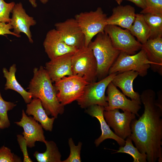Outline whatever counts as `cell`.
<instances>
[{
    "instance_id": "6da1fadb",
    "label": "cell",
    "mask_w": 162,
    "mask_h": 162,
    "mask_svg": "<svg viewBox=\"0 0 162 162\" xmlns=\"http://www.w3.org/2000/svg\"><path fill=\"white\" fill-rule=\"evenodd\" d=\"M144 111L131 122L128 137L139 151L147 155L148 162H162V109L155 104L156 94L149 89L140 95Z\"/></svg>"
},
{
    "instance_id": "7a4b0ae2",
    "label": "cell",
    "mask_w": 162,
    "mask_h": 162,
    "mask_svg": "<svg viewBox=\"0 0 162 162\" xmlns=\"http://www.w3.org/2000/svg\"><path fill=\"white\" fill-rule=\"evenodd\" d=\"M34 76L30 82L28 89L33 98L39 99L48 116L57 118L59 114L64 112V106L58 101L56 90L52 81L43 66L35 68Z\"/></svg>"
},
{
    "instance_id": "3957f363",
    "label": "cell",
    "mask_w": 162,
    "mask_h": 162,
    "mask_svg": "<svg viewBox=\"0 0 162 162\" xmlns=\"http://www.w3.org/2000/svg\"><path fill=\"white\" fill-rule=\"evenodd\" d=\"M88 46L92 50L96 61L97 78L98 81L108 75L109 70L120 52L113 46L108 35L104 32L99 33Z\"/></svg>"
},
{
    "instance_id": "277c9868",
    "label": "cell",
    "mask_w": 162,
    "mask_h": 162,
    "mask_svg": "<svg viewBox=\"0 0 162 162\" xmlns=\"http://www.w3.org/2000/svg\"><path fill=\"white\" fill-rule=\"evenodd\" d=\"M73 75L85 79L89 83L96 82L97 65L92 50L84 46L73 54L71 58Z\"/></svg>"
},
{
    "instance_id": "5b68a950",
    "label": "cell",
    "mask_w": 162,
    "mask_h": 162,
    "mask_svg": "<svg viewBox=\"0 0 162 162\" xmlns=\"http://www.w3.org/2000/svg\"><path fill=\"white\" fill-rule=\"evenodd\" d=\"M152 64L143 49H141L138 53L132 55L120 52L110 68L108 75L132 70L137 72L139 75L143 77L147 75L148 70Z\"/></svg>"
},
{
    "instance_id": "8992f818",
    "label": "cell",
    "mask_w": 162,
    "mask_h": 162,
    "mask_svg": "<svg viewBox=\"0 0 162 162\" xmlns=\"http://www.w3.org/2000/svg\"><path fill=\"white\" fill-rule=\"evenodd\" d=\"M107 18L100 7L94 11L81 12L75 15L74 18L85 36V46H88L94 36L104 32Z\"/></svg>"
},
{
    "instance_id": "52a82bcc",
    "label": "cell",
    "mask_w": 162,
    "mask_h": 162,
    "mask_svg": "<svg viewBox=\"0 0 162 162\" xmlns=\"http://www.w3.org/2000/svg\"><path fill=\"white\" fill-rule=\"evenodd\" d=\"M89 83L84 78L76 75L63 77L55 82V88L58 92L57 97L58 101L64 106L80 99Z\"/></svg>"
},
{
    "instance_id": "ba28073f",
    "label": "cell",
    "mask_w": 162,
    "mask_h": 162,
    "mask_svg": "<svg viewBox=\"0 0 162 162\" xmlns=\"http://www.w3.org/2000/svg\"><path fill=\"white\" fill-rule=\"evenodd\" d=\"M118 73L109 74L98 82L89 83L86 87L83 95L77 100L82 108L86 109L94 105L104 106H108L106 96L105 93L109 83L112 82Z\"/></svg>"
},
{
    "instance_id": "9c48e42d",
    "label": "cell",
    "mask_w": 162,
    "mask_h": 162,
    "mask_svg": "<svg viewBox=\"0 0 162 162\" xmlns=\"http://www.w3.org/2000/svg\"><path fill=\"white\" fill-rule=\"evenodd\" d=\"M104 32L108 35L114 48L120 52L134 55L142 48V44L128 29L118 26L106 25Z\"/></svg>"
},
{
    "instance_id": "30bf717a",
    "label": "cell",
    "mask_w": 162,
    "mask_h": 162,
    "mask_svg": "<svg viewBox=\"0 0 162 162\" xmlns=\"http://www.w3.org/2000/svg\"><path fill=\"white\" fill-rule=\"evenodd\" d=\"M123 111L120 112L119 109H116L104 110L103 114L106 121L116 135L125 140L131 134L130 124L136 115L128 111Z\"/></svg>"
},
{
    "instance_id": "8fae6325",
    "label": "cell",
    "mask_w": 162,
    "mask_h": 162,
    "mask_svg": "<svg viewBox=\"0 0 162 162\" xmlns=\"http://www.w3.org/2000/svg\"><path fill=\"white\" fill-rule=\"evenodd\" d=\"M55 26L67 45L78 49L85 46V36L74 18L56 23Z\"/></svg>"
},
{
    "instance_id": "7c38bea8",
    "label": "cell",
    "mask_w": 162,
    "mask_h": 162,
    "mask_svg": "<svg viewBox=\"0 0 162 162\" xmlns=\"http://www.w3.org/2000/svg\"><path fill=\"white\" fill-rule=\"evenodd\" d=\"M106 89V100L108 105L105 108V110L121 109L123 111H128L139 116L138 112L141 108V102L127 98L112 82L108 85Z\"/></svg>"
},
{
    "instance_id": "4fadbf2b",
    "label": "cell",
    "mask_w": 162,
    "mask_h": 162,
    "mask_svg": "<svg viewBox=\"0 0 162 162\" xmlns=\"http://www.w3.org/2000/svg\"><path fill=\"white\" fill-rule=\"evenodd\" d=\"M43 46L45 51L50 60L67 54L74 53L78 50L66 44L55 28L51 29L47 32Z\"/></svg>"
},
{
    "instance_id": "5bb4252c",
    "label": "cell",
    "mask_w": 162,
    "mask_h": 162,
    "mask_svg": "<svg viewBox=\"0 0 162 162\" xmlns=\"http://www.w3.org/2000/svg\"><path fill=\"white\" fill-rule=\"evenodd\" d=\"M22 127V133L27 147L32 148L35 146V142L39 141L45 143L46 140L44 135L43 127L31 116H28L24 110H22V117L20 121L15 122Z\"/></svg>"
},
{
    "instance_id": "9a60e30c",
    "label": "cell",
    "mask_w": 162,
    "mask_h": 162,
    "mask_svg": "<svg viewBox=\"0 0 162 162\" xmlns=\"http://www.w3.org/2000/svg\"><path fill=\"white\" fill-rule=\"evenodd\" d=\"M11 13L12 16L10 23L14 29L13 32L18 35H20V33H24L29 42L33 43L30 27L36 25V21L33 17L27 14L21 2L15 4Z\"/></svg>"
},
{
    "instance_id": "2e32d148",
    "label": "cell",
    "mask_w": 162,
    "mask_h": 162,
    "mask_svg": "<svg viewBox=\"0 0 162 162\" xmlns=\"http://www.w3.org/2000/svg\"><path fill=\"white\" fill-rule=\"evenodd\" d=\"M73 54L59 56L46 63L45 68L52 81L55 82L65 76L73 75L71 58Z\"/></svg>"
},
{
    "instance_id": "e0dca14e",
    "label": "cell",
    "mask_w": 162,
    "mask_h": 162,
    "mask_svg": "<svg viewBox=\"0 0 162 162\" xmlns=\"http://www.w3.org/2000/svg\"><path fill=\"white\" fill-rule=\"evenodd\" d=\"M105 110L103 106L94 105L91 106L85 110V112L92 117L97 118L99 122L101 130V134L94 141L96 147L98 146L105 140L108 139L115 140L120 146H123L125 140L117 136L110 129L104 118L103 112Z\"/></svg>"
},
{
    "instance_id": "ac0fdd59",
    "label": "cell",
    "mask_w": 162,
    "mask_h": 162,
    "mask_svg": "<svg viewBox=\"0 0 162 162\" xmlns=\"http://www.w3.org/2000/svg\"><path fill=\"white\" fill-rule=\"evenodd\" d=\"M119 5L112 9V14L107 18V25L119 26L129 30L135 18V9L129 5Z\"/></svg>"
},
{
    "instance_id": "d6986e66",
    "label": "cell",
    "mask_w": 162,
    "mask_h": 162,
    "mask_svg": "<svg viewBox=\"0 0 162 162\" xmlns=\"http://www.w3.org/2000/svg\"><path fill=\"white\" fill-rule=\"evenodd\" d=\"M141 49L146 51L148 60L152 64L150 68L154 72L162 75V38L159 37L149 38Z\"/></svg>"
},
{
    "instance_id": "ffe728a7",
    "label": "cell",
    "mask_w": 162,
    "mask_h": 162,
    "mask_svg": "<svg viewBox=\"0 0 162 162\" xmlns=\"http://www.w3.org/2000/svg\"><path fill=\"white\" fill-rule=\"evenodd\" d=\"M138 75V72L132 70L118 73L111 82L131 100L141 102L140 95L134 91L133 87V81Z\"/></svg>"
},
{
    "instance_id": "44dd1931",
    "label": "cell",
    "mask_w": 162,
    "mask_h": 162,
    "mask_svg": "<svg viewBox=\"0 0 162 162\" xmlns=\"http://www.w3.org/2000/svg\"><path fill=\"white\" fill-rule=\"evenodd\" d=\"M26 114L32 115L33 118L39 122L45 130L51 131L53 124L56 118L54 117L50 118L43 108L40 100L34 98L27 105Z\"/></svg>"
},
{
    "instance_id": "7402d4cb",
    "label": "cell",
    "mask_w": 162,
    "mask_h": 162,
    "mask_svg": "<svg viewBox=\"0 0 162 162\" xmlns=\"http://www.w3.org/2000/svg\"><path fill=\"white\" fill-rule=\"evenodd\" d=\"M16 70L15 64L10 67L9 71L6 68H3L4 76L6 80L5 89H10L16 92L21 95L26 103H29L32 100V94L25 90L16 80L15 76Z\"/></svg>"
},
{
    "instance_id": "603a6c76",
    "label": "cell",
    "mask_w": 162,
    "mask_h": 162,
    "mask_svg": "<svg viewBox=\"0 0 162 162\" xmlns=\"http://www.w3.org/2000/svg\"><path fill=\"white\" fill-rule=\"evenodd\" d=\"M129 31L142 44L145 43L150 37V29L142 14H136L135 20Z\"/></svg>"
},
{
    "instance_id": "cb8c5ba5",
    "label": "cell",
    "mask_w": 162,
    "mask_h": 162,
    "mask_svg": "<svg viewBox=\"0 0 162 162\" xmlns=\"http://www.w3.org/2000/svg\"><path fill=\"white\" fill-rule=\"evenodd\" d=\"M46 150L44 153L35 152L34 157L38 162H61L62 155L56 143L52 141H46L44 143Z\"/></svg>"
},
{
    "instance_id": "d4e9b609",
    "label": "cell",
    "mask_w": 162,
    "mask_h": 162,
    "mask_svg": "<svg viewBox=\"0 0 162 162\" xmlns=\"http://www.w3.org/2000/svg\"><path fill=\"white\" fill-rule=\"evenodd\" d=\"M144 18L150 31L149 38H154L162 36V15L146 14Z\"/></svg>"
},
{
    "instance_id": "484cf974",
    "label": "cell",
    "mask_w": 162,
    "mask_h": 162,
    "mask_svg": "<svg viewBox=\"0 0 162 162\" xmlns=\"http://www.w3.org/2000/svg\"><path fill=\"white\" fill-rule=\"evenodd\" d=\"M113 153H125L130 155L134 159L133 162H147V155L140 153L133 145L131 140L129 137L126 138L124 146H120L118 150Z\"/></svg>"
},
{
    "instance_id": "4316f807",
    "label": "cell",
    "mask_w": 162,
    "mask_h": 162,
    "mask_svg": "<svg viewBox=\"0 0 162 162\" xmlns=\"http://www.w3.org/2000/svg\"><path fill=\"white\" fill-rule=\"evenodd\" d=\"M16 105L14 103L4 100L0 92V128L2 129L8 128L10 124L8 116V111L12 110Z\"/></svg>"
},
{
    "instance_id": "83f0119b",
    "label": "cell",
    "mask_w": 162,
    "mask_h": 162,
    "mask_svg": "<svg viewBox=\"0 0 162 162\" xmlns=\"http://www.w3.org/2000/svg\"><path fill=\"white\" fill-rule=\"evenodd\" d=\"M68 145L70 153L68 157L62 162H81L80 152L82 145V142H78L77 146H75L72 139L70 138L68 139Z\"/></svg>"
},
{
    "instance_id": "f1b7e54d",
    "label": "cell",
    "mask_w": 162,
    "mask_h": 162,
    "mask_svg": "<svg viewBox=\"0 0 162 162\" xmlns=\"http://www.w3.org/2000/svg\"><path fill=\"white\" fill-rule=\"evenodd\" d=\"M146 8L140 14H151L162 15V0H145Z\"/></svg>"
},
{
    "instance_id": "f546056e",
    "label": "cell",
    "mask_w": 162,
    "mask_h": 162,
    "mask_svg": "<svg viewBox=\"0 0 162 162\" xmlns=\"http://www.w3.org/2000/svg\"><path fill=\"white\" fill-rule=\"evenodd\" d=\"M15 4L14 2L7 3L4 0H0V22L10 23V14Z\"/></svg>"
},
{
    "instance_id": "4dcf8cb0",
    "label": "cell",
    "mask_w": 162,
    "mask_h": 162,
    "mask_svg": "<svg viewBox=\"0 0 162 162\" xmlns=\"http://www.w3.org/2000/svg\"><path fill=\"white\" fill-rule=\"evenodd\" d=\"M19 157L11 152L8 148L3 146L0 148V162H20Z\"/></svg>"
},
{
    "instance_id": "1f68e13d",
    "label": "cell",
    "mask_w": 162,
    "mask_h": 162,
    "mask_svg": "<svg viewBox=\"0 0 162 162\" xmlns=\"http://www.w3.org/2000/svg\"><path fill=\"white\" fill-rule=\"evenodd\" d=\"M17 136L18 142L23 154V162H33L29 156L27 148V145L23 136L22 135L19 134L17 135Z\"/></svg>"
},
{
    "instance_id": "d6a6232c",
    "label": "cell",
    "mask_w": 162,
    "mask_h": 162,
    "mask_svg": "<svg viewBox=\"0 0 162 162\" xmlns=\"http://www.w3.org/2000/svg\"><path fill=\"white\" fill-rule=\"evenodd\" d=\"M13 29L12 26L10 23L0 22V35H4L10 34L14 36L17 38H20L21 35H17L13 32L10 31Z\"/></svg>"
},
{
    "instance_id": "836d02e7",
    "label": "cell",
    "mask_w": 162,
    "mask_h": 162,
    "mask_svg": "<svg viewBox=\"0 0 162 162\" xmlns=\"http://www.w3.org/2000/svg\"><path fill=\"white\" fill-rule=\"evenodd\" d=\"M130 1L137 6L140 7L142 9H145L146 7V3L145 0H126Z\"/></svg>"
},
{
    "instance_id": "e575fe53",
    "label": "cell",
    "mask_w": 162,
    "mask_h": 162,
    "mask_svg": "<svg viewBox=\"0 0 162 162\" xmlns=\"http://www.w3.org/2000/svg\"><path fill=\"white\" fill-rule=\"evenodd\" d=\"M158 99L155 100L156 104L161 109H162V91H160L158 93Z\"/></svg>"
},
{
    "instance_id": "d590c367",
    "label": "cell",
    "mask_w": 162,
    "mask_h": 162,
    "mask_svg": "<svg viewBox=\"0 0 162 162\" xmlns=\"http://www.w3.org/2000/svg\"><path fill=\"white\" fill-rule=\"evenodd\" d=\"M37 0H28L29 2L34 8H36L37 6V4L36 1ZM43 4H45L48 2V0H39Z\"/></svg>"
},
{
    "instance_id": "8d00e7d4",
    "label": "cell",
    "mask_w": 162,
    "mask_h": 162,
    "mask_svg": "<svg viewBox=\"0 0 162 162\" xmlns=\"http://www.w3.org/2000/svg\"><path fill=\"white\" fill-rule=\"evenodd\" d=\"M123 0H116L117 3L120 5Z\"/></svg>"
},
{
    "instance_id": "74e56055",
    "label": "cell",
    "mask_w": 162,
    "mask_h": 162,
    "mask_svg": "<svg viewBox=\"0 0 162 162\" xmlns=\"http://www.w3.org/2000/svg\"></svg>"
}]
</instances>
